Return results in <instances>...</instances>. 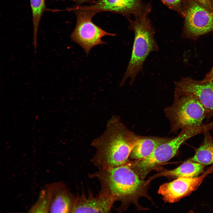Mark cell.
<instances>
[{"label": "cell", "instance_id": "obj_1", "mask_svg": "<svg viewBox=\"0 0 213 213\" xmlns=\"http://www.w3.org/2000/svg\"><path fill=\"white\" fill-rule=\"evenodd\" d=\"M141 136L127 128L118 117L113 116L104 132L92 142L96 152L91 161L99 169L124 164Z\"/></svg>", "mask_w": 213, "mask_h": 213}, {"label": "cell", "instance_id": "obj_2", "mask_svg": "<svg viewBox=\"0 0 213 213\" xmlns=\"http://www.w3.org/2000/svg\"><path fill=\"white\" fill-rule=\"evenodd\" d=\"M90 176L99 181L100 193L122 202L137 195L146 185L127 163L114 167L99 169Z\"/></svg>", "mask_w": 213, "mask_h": 213}, {"label": "cell", "instance_id": "obj_3", "mask_svg": "<svg viewBox=\"0 0 213 213\" xmlns=\"http://www.w3.org/2000/svg\"><path fill=\"white\" fill-rule=\"evenodd\" d=\"M170 121L171 132L199 127L207 116V111L194 96L175 91L172 104L164 110Z\"/></svg>", "mask_w": 213, "mask_h": 213}, {"label": "cell", "instance_id": "obj_4", "mask_svg": "<svg viewBox=\"0 0 213 213\" xmlns=\"http://www.w3.org/2000/svg\"><path fill=\"white\" fill-rule=\"evenodd\" d=\"M146 14L139 16L134 22L133 28L135 38L131 58L126 72L120 83L124 85L130 78L132 84L136 76L142 70L144 62L151 52L158 50V46L154 38V32Z\"/></svg>", "mask_w": 213, "mask_h": 213}, {"label": "cell", "instance_id": "obj_5", "mask_svg": "<svg viewBox=\"0 0 213 213\" xmlns=\"http://www.w3.org/2000/svg\"><path fill=\"white\" fill-rule=\"evenodd\" d=\"M209 130L208 125L205 124L182 130L177 136L159 146L149 156L130 162H128L127 163L139 177L143 179L159 165L174 156L184 142L197 135L204 133Z\"/></svg>", "mask_w": 213, "mask_h": 213}, {"label": "cell", "instance_id": "obj_6", "mask_svg": "<svg viewBox=\"0 0 213 213\" xmlns=\"http://www.w3.org/2000/svg\"><path fill=\"white\" fill-rule=\"evenodd\" d=\"M73 10L76 14L77 23L71 34V40L81 46L87 56L93 47L106 44L101 40L103 37L115 35L103 30L93 22L92 17L98 12L89 6L78 7Z\"/></svg>", "mask_w": 213, "mask_h": 213}, {"label": "cell", "instance_id": "obj_7", "mask_svg": "<svg viewBox=\"0 0 213 213\" xmlns=\"http://www.w3.org/2000/svg\"><path fill=\"white\" fill-rule=\"evenodd\" d=\"M76 199L64 183L46 185L32 208L35 212L72 213Z\"/></svg>", "mask_w": 213, "mask_h": 213}, {"label": "cell", "instance_id": "obj_8", "mask_svg": "<svg viewBox=\"0 0 213 213\" xmlns=\"http://www.w3.org/2000/svg\"><path fill=\"white\" fill-rule=\"evenodd\" d=\"M183 11L184 34L196 38L213 31V12L194 0H187Z\"/></svg>", "mask_w": 213, "mask_h": 213}, {"label": "cell", "instance_id": "obj_9", "mask_svg": "<svg viewBox=\"0 0 213 213\" xmlns=\"http://www.w3.org/2000/svg\"><path fill=\"white\" fill-rule=\"evenodd\" d=\"M213 172V165L199 177H179L172 182L162 185L158 193L162 196L165 202H176L196 190L205 178Z\"/></svg>", "mask_w": 213, "mask_h": 213}, {"label": "cell", "instance_id": "obj_10", "mask_svg": "<svg viewBox=\"0 0 213 213\" xmlns=\"http://www.w3.org/2000/svg\"><path fill=\"white\" fill-rule=\"evenodd\" d=\"M175 91L192 95L198 99L207 111V120L213 117V80L186 78L175 82Z\"/></svg>", "mask_w": 213, "mask_h": 213}, {"label": "cell", "instance_id": "obj_11", "mask_svg": "<svg viewBox=\"0 0 213 213\" xmlns=\"http://www.w3.org/2000/svg\"><path fill=\"white\" fill-rule=\"evenodd\" d=\"M115 201L113 198L100 193L94 196L89 192L87 196L83 191L80 195L76 196L72 213H109Z\"/></svg>", "mask_w": 213, "mask_h": 213}, {"label": "cell", "instance_id": "obj_12", "mask_svg": "<svg viewBox=\"0 0 213 213\" xmlns=\"http://www.w3.org/2000/svg\"><path fill=\"white\" fill-rule=\"evenodd\" d=\"M139 5L138 0H97L89 6L98 12L108 11L125 14L135 11Z\"/></svg>", "mask_w": 213, "mask_h": 213}, {"label": "cell", "instance_id": "obj_13", "mask_svg": "<svg viewBox=\"0 0 213 213\" xmlns=\"http://www.w3.org/2000/svg\"><path fill=\"white\" fill-rule=\"evenodd\" d=\"M171 138L156 136H141L132 150L130 157L135 160L145 158L149 156L159 146Z\"/></svg>", "mask_w": 213, "mask_h": 213}, {"label": "cell", "instance_id": "obj_14", "mask_svg": "<svg viewBox=\"0 0 213 213\" xmlns=\"http://www.w3.org/2000/svg\"><path fill=\"white\" fill-rule=\"evenodd\" d=\"M204 165L190 161H185L178 167L172 170H166L153 176L149 180L162 176L176 178H193L203 172Z\"/></svg>", "mask_w": 213, "mask_h": 213}, {"label": "cell", "instance_id": "obj_15", "mask_svg": "<svg viewBox=\"0 0 213 213\" xmlns=\"http://www.w3.org/2000/svg\"><path fill=\"white\" fill-rule=\"evenodd\" d=\"M204 134L203 142L194 155L188 160L205 166L213 164V138L209 131Z\"/></svg>", "mask_w": 213, "mask_h": 213}, {"label": "cell", "instance_id": "obj_16", "mask_svg": "<svg viewBox=\"0 0 213 213\" xmlns=\"http://www.w3.org/2000/svg\"><path fill=\"white\" fill-rule=\"evenodd\" d=\"M33 27V43L34 49L37 47V34L41 17L46 9L45 0H30Z\"/></svg>", "mask_w": 213, "mask_h": 213}, {"label": "cell", "instance_id": "obj_17", "mask_svg": "<svg viewBox=\"0 0 213 213\" xmlns=\"http://www.w3.org/2000/svg\"><path fill=\"white\" fill-rule=\"evenodd\" d=\"M198 4L213 12V0H194Z\"/></svg>", "mask_w": 213, "mask_h": 213}, {"label": "cell", "instance_id": "obj_18", "mask_svg": "<svg viewBox=\"0 0 213 213\" xmlns=\"http://www.w3.org/2000/svg\"><path fill=\"white\" fill-rule=\"evenodd\" d=\"M166 5L172 8H177L180 5L181 0H161Z\"/></svg>", "mask_w": 213, "mask_h": 213}, {"label": "cell", "instance_id": "obj_19", "mask_svg": "<svg viewBox=\"0 0 213 213\" xmlns=\"http://www.w3.org/2000/svg\"><path fill=\"white\" fill-rule=\"evenodd\" d=\"M204 79L207 80H213V66L210 71L206 74Z\"/></svg>", "mask_w": 213, "mask_h": 213}, {"label": "cell", "instance_id": "obj_20", "mask_svg": "<svg viewBox=\"0 0 213 213\" xmlns=\"http://www.w3.org/2000/svg\"><path fill=\"white\" fill-rule=\"evenodd\" d=\"M62 1L70 0L78 3H82L89 1L90 0H61Z\"/></svg>", "mask_w": 213, "mask_h": 213}]
</instances>
